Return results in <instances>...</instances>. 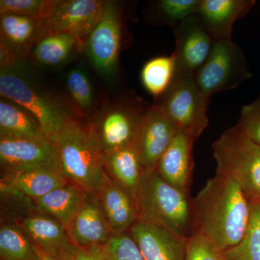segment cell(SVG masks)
Masks as SVG:
<instances>
[{"label": "cell", "mask_w": 260, "mask_h": 260, "mask_svg": "<svg viewBox=\"0 0 260 260\" xmlns=\"http://www.w3.org/2000/svg\"><path fill=\"white\" fill-rule=\"evenodd\" d=\"M102 156L109 177L137 200L144 169L135 143L111 151L102 152Z\"/></svg>", "instance_id": "cell-20"}, {"label": "cell", "mask_w": 260, "mask_h": 260, "mask_svg": "<svg viewBox=\"0 0 260 260\" xmlns=\"http://www.w3.org/2000/svg\"><path fill=\"white\" fill-rule=\"evenodd\" d=\"M129 233L145 260H184L188 238L140 220Z\"/></svg>", "instance_id": "cell-16"}, {"label": "cell", "mask_w": 260, "mask_h": 260, "mask_svg": "<svg viewBox=\"0 0 260 260\" xmlns=\"http://www.w3.org/2000/svg\"><path fill=\"white\" fill-rule=\"evenodd\" d=\"M148 109H144L137 103H124L103 112L92 130H89L101 152L135 143L140 123Z\"/></svg>", "instance_id": "cell-8"}, {"label": "cell", "mask_w": 260, "mask_h": 260, "mask_svg": "<svg viewBox=\"0 0 260 260\" xmlns=\"http://www.w3.org/2000/svg\"><path fill=\"white\" fill-rule=\"evenodd\" d=\"M98 196L112 234L127 232L138 221L136 199L111 178Z\"/></svg>", "instance_id": "cell-19"}, {"label": "cell", "mask_w": 260, "mask_h": 260, "mask_svg": "<svg viewBox=\"0 0 260 260\" xmlns=\"http://www.w3.org/2000/svg\"><path fill=\"white\" fill-rule=\"evenodd\" d=\"M216 174L234 179L249 198H260V146L239 126L225 130L212 145Z\"/></svg>", "instance_id": "cell-4"}, {"label": "cell", "mask_w": 260, "mask_h": 260, "mask_svg": "<svg viewBox=\"0 0 260 260\" xmlns=\"http://www.w3.org/2000/svg\"><path fill=\"white\" fill-rule=\"evenodd\" d=\"M54 143L67 180L83 191L99 195L110 177L90 132L70 117Z\"/></svg>", "instance_id": "cell-3"}, {"label": "cell", "mask_w": 260, "mask_h": 260, "mask_svg": "<svg viewBox=\"0 0 260 260\" xmlns=\"http://www.w3.org/2000/svg\"><path fill=\"white\" fill-rule=\"evenodd\" d=\"M0 161L5 174L49 170L63 175L55 143L49 140L0 138Z\"/></svg>", "instance_id": "cell-9"}, {"label": "cell", "mask_w": 260, "mask_h": 260, "mask_svg": "<svg viewBox=\"0 0 260 260\" xmlns=\"http://www.w3.org/2000/svg\"><path fill=\"white\" fill-rule=\"evenodd\" d=\"M67 84L76 104L83 109L90 108L93 103V89L86 75L79 68L72 70L68 75Z\"/></svg>", "instance_id": "cell-33"}, {"label": "cell", "mask_w": 260, "mask_h": 260, "mask_svg": "<svg viewBox=\"0 0 260 260\" xmlns=\"http://www.w3.org/2000/svg\"><path fill=\"white\" fill-rule=\"evenodd\" d=\"M105 1L58 0L51 14L44 22L46 36H73L83 47L102 17Z\"/></svg>", "instance_id": "cell-12"}, {"label": "cell", "mask_w": 260, "mask_h": 260, "mask_svg": "<svg viewBox=\"0 0 260 260\" xmlns=\"http://www.w3.org/2000/svg\"><path fill=\"white\" fill-rule=\"evenodd\" d=\"M0 30L1 41L21 53L28 52L46 36L43 20L11 13L0 15Z\"/></svg>", "instance_id": "cell-21"}, {"label": "cell", "mask_w": 260, "mask_h": 260, "mask_svg": "<svg viewBox=\"0 0 260 260\" xmlns=\"http://www.w3.org/2000/svg\"><path fill=\"white\" fill-rule=\"evenodd\" d=\"M0 138L48 140L30 113L5 98L0 102Z\"/></svg>", "instance_id": "cell-24"}, {"label": "cell", "mask_w": 260, "mask_h": 260, "mask_svg": "<svg viewBox=\"0 0 260 260\" xmlns=\"http://www.w3.org/2000/svg\"><path fill=\"white\" fill-rule=\"evenodd\" d=\"M58 0H1L0 14L11 13L44 20L52 13Z\"/></svg>", "instance_id": "cell-30"}, {"label": "cell", "mask_w": 260, "mask_h": 260, "mask_svg": "<svg viewBox=\"0 0 260 260\" xmlns=\"http://www.w3.org/2000/svg\"><path fill=\"white\" fill-rule=\"evenodd\" d=\"M115 2L105 1L102 17L84 44L89 59L102 74L112 75L117 68L121 21Z\"/></svg>", "instance_id": "cell-10"}, {"label": "cell", "mask_w": 260, "mask_h": 260, "mask_svg": "<svg viewBox=\"0 0 260 260\" xmlns=\"http://www.w3.org/2000/svg\"><path fill=\"white\" fill-rule=\"evenodd\" d=\"M1 260H41L37 246L15 224H4L0 229Z\"/></svg>", "instance_id": "cell-26"}, {"label": "cell", "mask_w": 260, "mask_h": 260, "mask_svg": "<svg viewBox=\"0 0 260 260\" xmlns=\"http://www.w3.org/2000/svg\"><path fill=\"white\" fill-rule=\"evenodd\" d=\"M184 260H225V251L209 237L194 232L187 239Z\"/></svg>", "instance_id": "cell-31"}, {"label": "cell", "mask_w": 260, "mask_h": 260, "mask_svg": "<svg viewBox=\"0 0 260 260\" xmlns=\"http://www.w3.org/2000/svg\"><path fill=\"white\" fill-rule=\"evenodd\" d=\"M38 250H39V249H38ZM39 254H40L41 260H57L54 259V258H51L50 256L46 255V254H44V253L42 252L41 251L39 250Z\"/></svg>", "instance_id": "cell-37"}, {"label": "cell", "mask_w": 260, "mask_h": 260, "mask_svg": "<svg viewBox=\"0 0 260 260\" xmlns=\"http://www.w3.org/2000/svg\"><path fill=\"white\" fill-rule=\"evenodd\" d=\"M73 260H104L99 248L79 247L75 253Z\"/></svg>", "instance_id": "cell-36"}, {"label": "cell", "mask_w": 260, "mask_h": 260, "mask_svg": "<svg viewBox=\"0 0 260 260\" xmlns=\"http://www.w3.org/2000/svg\"><path fill=\"white\" fill-rule=\"evenodd\" d=\"M249 222L242 240L225 251V260H260V198L249 199Z\"/></svg>", "instance_id": "cell-27"}, {"label": "cell", "mask_w": 260, "mask_h": 260, "mask_svg": "<svg viewBox=\"0 0 260 260\" xmlns=\"http://www.w3.org/2000/svg\"><path fill=\"white\" fill-rule=\"evenodd\" d=\"M195 140L189 133L178 129L156 169L169 184L187 193L194 167L192 153Z\"/></svg>", "instance_id": "cell-18"}, {"label": "cell", "mask_w": 260, "mask_h": 260, "mask_svg": "<svg viewBox=\"0 0 260 260\" xmlns=\"http://www.w3.org/2000/svg\"><path fill=\"white\" fill-rule=\"evenodd\" d=\"M84 196L85 191L68 183L34 201L39 211L55 218L67 229L79 210Z\"/></svg>", "instance_id": "cell-22"}, {"label": "cell", "mask_w": 260, "mask_h": 260, "mask_svg": "<svg viewBox=\"0 0 260 260\" xmlns=\"http://www.w3.org/2000/svg\"><path fill=\"white\" fill-rule=\"evenodd\" d=\"M104 260H145L129 232L112 234L101 246Z\"/></svg>", "instance_id": "cell-29"}, {"label": "cell", "mask_w": 260, "mask_h": 260, "mask_svg": "<svg viewBox=\"0 0 260 260\" xmlns=\"http://www.w3.org/2000/svg\"><path fill=\"white\" fill-rule=\"evenodd\" d=\"M199 3L200 0H160L158 5L162 16L174 27L196 15Z\"/></svg>", "instance_id": "cell-32"}, {"label": "cell", "mask_w": 260, "mask_h": 260, "mask_svg": "<svg viewBox=\"0 0 260 260\" xmlns=\"http://www.w3.org/2000/svg\"><path fill=\"white\" fill-rule=\"evenodd\" d=\"M156 105L164 109L177 126L198 139L208 125L207 115L210 98L198 88L194 78L174 76Z\"/></svg>", "instance_id": "cell-6"}, {"label": "cell", "mask_w": 260, "mask_h": 260, "mask_svg": "<svg viewBox=\"0 0 260 260\" xmlns=\"http://www.w3.org/2000/svg\"><path fill=\"white\" fill-rule=\"evenodd\" d=\"M21 228L34 245L46 255L57 260H73L79 246L66 228L47 214H37L23 220Z\"/></svg>", "instance_id": "cell-14"}, {"label": "cell", "mask_w": 260, "mask_h": 260, "mask_svg": "<svg viewBox=\"0 0 260 260\" xmlns=\"http://www.w3.org/2000/svg\"><path fill=\"white\" fill-rule=\"evenodd\" d=\"M0 49L1 69L10 70V68L14 66L16 63L21 52L3 41H1Z\"/></svg>", "instance_id": "cell-35"}, {"label": "cell", "mask_w": 260, "mask_h": 260, "mask_svg": "<svg viewBox=\"0 0 260 260\" xmlns=\"http://www.w3.org/2000/svg\"><path fill=\"white\" fill-rule=\"evenodd\" d=\"M175 73V59L171 56H160L148 61L142 70L141 78L149 93L161 96L172 84Z\"/></svg>", "instance_id": "cell-28"}, {"label": "cell", "mask_w": 260, "mask_h": 260, "mask_svg": "<svg viewBox=\"0 0 260 260\" xmlns=\"http://www.w3.org/2000/svg\"><path fill=\"white\" fill-rule=\"evenodd\" d=\"M178 129L161 107L154 105L148 108L135 142L144 172L156 170Z\"/></svg>", "instance_id": "cell-13"}, {"label": "cell", "mask_w": 260, "mask_h": 260, "mask_svg": "<svg viewBox=\"0 0 260 260\" xmlns=\"http://www.w3.org/2000/svg\"><path fill=\"white\" fill-rule=\"evenodd\" d=\"M5 177L4 184L2 183V186L34 200L70 183L62 174L49 170L8 173Z\"/></svg>", "instance_id": "cell-23"}, {"label": "cell", "mask_w": 260, "mask_h": 260, "mask_svg": "<svg viewBox=\"0 0 260 260\" xmlns=\"http://www.w3.org/2000/svg\"><path fill=\"white\" fill-rule=\"evenodd\" d=\"M0 93L5 99L18 104L30 113L47 139L54 143L70 118L55 102L11 70L1 69Z\"/></svg>", "instance_id": "cell-7"}, {"label": "cell", "mask_w": 260, "mask_h": 260, "mask_svg": "<svg viewBox=\"0 0 260 260\" xmlns=\"http://www.w3.org/2000/svg\"><path fill=\"white\" fill-rule=\"evenodd\" d=\"M67 230L79 247L100 248L107 242L112 234L97 194L85 191L81 206Z\"/></svg>", "instance_id": "cell-15"}, {"label": "cell", "mask_w": 260, "mask_h": 260, "mask_svg": "<svg viewBox=\"0 0 260 260\" xmlns=\"http://www.w3.org/2000/svg\"><path fill=\"white\" fill-rule=\"evenodd\" d=\"M254 0H200L196 16L214 40L232 39L233 27L255 5Z\"/></svg>", "instance_id": "cell-17"}, {"label": "cell", "mask_w": 260, "mask_h": 260, "mask_svg": "<svg viewBox=\"0 0 260 260\" xmlns=\"http://www.w3.org/2000/svg\"><path fill=\"white\" fill-rule=\"evenodd\" d=\"M138 220L154 224L189 238L194 229L189 193L164 180L157 170L144 172L137 196Z\"/></svg>", "instance_id": "cell-2"}, {"label": "cell", "mask_w": 260, "mask_h": 260, "mask_svg": "<svg viewBox=\"0 0 260 260\" xmlns=\"http://www.w3.org/2000/svg\"><path fill=\"white\" fill-rule=\"evenodd\" d=\"M78 48H83V46L73 36L48 34L34 47L32 56L39 64L56 66L66 60L73 51Z\"/></svg>", "instance_id": "cell-25"}, {"label": "cell", "mask_w": 260, "mask_h": 260, "mask_svg": "<svg viewBox=\"0 0 260 260\" xmlns=\"http://www.w3.org/2000/svg\"><path fill=\"white\" fill-rule=\"evenodd\" d=\"M251 76L242 49L232 39H222L214 43L194 80L200 90L210 99L214 94L238 88Z\"/></svg>", "instance_id": "cell-5"}, {"label": "cell", "mask_w": 260, "mask_h": 260, "mask_svg": "<svg viewBox=\"0 0 260 260\" xmlns=\"http://www.w3.org/2000/svg\"><path fill=\"white\" fill-rule=\"evenodd\" d=\"M192 201L194 229L223 251L238 245L249 219V199L232 178L216 174ZM193 234V233H192Z\"/></svg>", "instance_id": "cell-1"}, {"label": "cell", "mask_w": 260, "mask_h": 260, "mask_svg": "<svg viewBox=\"0 0 260 260\" xmlns=\"http://www.w3.org/2000/svg\"><path fill=\"white\" fill-rule=\"evenodd\" d=\"M237 125L249 139L260 146V96L242 107Z\"/></svg>", "instance_id": "cell-34"}, {"label": "cell", "mask_w": 260, "mask_h": 260, "mask_svg": "<svg viewBox=\"0 0 260 260\" xmlns=\"http://www.w3.org/2000/svg\"><path fill=\"white\" fill-rule=\"evenodd\" d=\"M174 28L176 48L174 76L195 78L213 47V38L196 15L183 20Z\"/></svg>", "instance_id": "cell-11"}]
</instances>
